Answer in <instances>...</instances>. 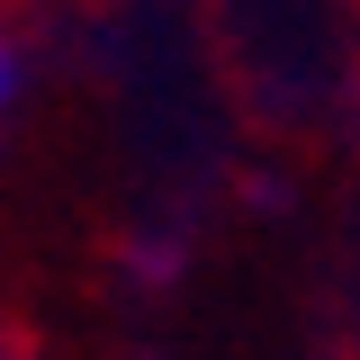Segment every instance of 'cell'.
Masks as SVG:
<instances>
[{"instance_id": "obj_1", "label": "cell", "mask_w": 360, "mask_h": 360, "mask_svg": "<svg viewBox=\"0 0 360 360\" xmlns=\"http://www.w3.org/2000/svg\"><path fill=\"white\" fill-rule=\"evenodd\" d=\"M9 99H18V45L0 37V117H9Z\"/></svg>"}]
</instances>
